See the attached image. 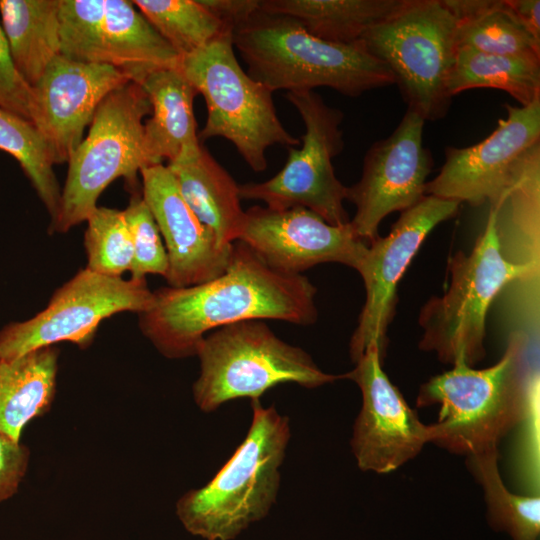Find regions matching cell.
Here are the masks:
<instances>
[{
	"instance_id": "obj_13",
	"label": "cell",
	"mask_w": 540,
	"mask_h": 540,
	"mask_svg": "<svg viewBox=\"0 0 540 540\" xmlns=\"http://www.w3.org/2000/svg\"><path fill=\"white\" fill-rule=\"evenodd\" d=\"M507 118L481 142L447 147L438 175L427 182L425 195L479 206L497 205L519 182L540 150V99L528 106L506 105Z\"/></svg>"
},
{
	"instance_id": "obj_24",
	"label": "cell",
	"mask_w": 540,
	"mask_h": 540,
	"mask_svg": "<svg viewBox=\"0 0 540 540\" xmlns=\"http://www.w3.org/2000/svg\"><path fill=\"white\" fill-rule=\"evenodd\" d=\"M61 0H0V23L13 62L31 86L60 55Z\"/></svg>"
},
{
	"instance_id": "obj_19",
	"label": "cell",
	"mask_w": 540,
	"mask_h": 540,
	"mask_svg": "<svg viewBox=\"0 0 540 540\" xmlns=\"http://www.w3.org/2000/svg\"><path fill=\"white\" fill-rule=\"evenodd\" d=\"M141 194L165 241L170 287L198 285L220 276L228 267L232 244L221 243L188 206L164 164L140 171Z\"/></svg>"
},
{
	"instance_id": "obj_34",
	"label": "cell",
	"mask_w": 540,
	"mask_h": 540,
	"mask_svg": "<svg viewBox=\"0 0 540 540\" xmlns=\"http://www.w3.org/2000/svg\"><path fill=\"white\" fill-rule=\"evenodd\" d=\"M199 2L232 30L260 10V0H199Z\"/></svg>"
},
{
	"instance_id": "obj_28",
	"label": "cell",
	"mask_w": 540,
	"mask_h": 540,
	"mask_svg": "<svg viewBox=\"0 0 540 540\" xmlns=\"http://www.w3.org/2000/svg\"><path fill=\"white\" fill-rule=\"evenodd\" d=\"M0 150L17 160L47 209L52 225L58 215L61 189L44 137L32 122L0 107Z\"/></svg>"
},
{
	"instance_id": "obj_11",
	"label": "cell",
	"mask_w": 540,
	"mask_h": 540,
	"mask_svg": "<svg viewBox=\"0 0 540 540\" xmlns=\"http://www.w3.org/2000/svg\"><path fill=\"white\" fill-rule=\"evenodd\" d=\"M153 302L154 292L145 278L124 279L81 269L54 292L42 311L0 330V358H15L60 342L86 348L104 319L125 311L142 313Z\"/></svg>"
},
{
	"instance_id": "obj_33",
	"label": "cell",
	"mask_w": 540,
	"mask_h": 540,
	"mask_svg": "<svg viewBox=\"0 0 540 540\" xmlns=\"http://www.w3.org/2000/svg\"><path fill=\"white\" fill-rule=\"evenodd\" d=\"M29 462V448L0 433V503L18 492Z\"/></svg>"
},
{
	"instance_id": "obj_9",
	"label": "cell",
	"mask_w": 540,
	"mask_h": 540,
	"mask_svg": "<svg viewBox=\"0 0 540 540\" xmlns=\"http://www.w3.org/2000/svg\"><path fill=\"white\" fill-rule=\"evenodd\" d=\"M456 20L443 0H405L360 43L391 71L408 109L425 121L443 117L456 55Z\"/></svg>"
},
{
	"instance_id": "obj_31",
	"label": "cell",
	"mask_w": 540,
	"mask_h": 540,
	"mask_svg": "<svg viewBox=\"0 0 540 540\" xmlns=\"http://www.w3.org/2000/svg\"><path fill=\"white\" fill-rule=\"evenodd\" d=\"M123 213L133 244L130 278L143 279L147 274H159L165 278L169 269L166 248L157 223L141 193L132 194Z\"/></svg>"
},
{
	"instance_id": "obj_7",
	"label": "cell",
	"mask_w": 540,
	"mask_h": 540,
	"mask_svg": "<svg viewBox=\"0 0 540 540\" xmlns=\"http://www.w3.org/2000/svg\"><path fill=\"white\" fill-rule=\"evenodd\" d=\"M178 67L205 100L207 118L198 133L201 143L212 137L227 139L255 172L266 169L268 147L300 144L279 120L273 92L240 66L231 30L181 57Z\"/></svg>"
},
{
	"instance_id": "obj_10",
	"label": "cell",
	"mask_w": 540,
	"mask_h": 540,
	"mask_svg": "<svg viewBox=\"0 0 540 540\" xmlns=\"http://www.w3.org/2000/svg\"><path fill=\"white\" fill-rule=\"evenodd\" d=\"M285 97L305 126L301 147H287V161L274 177L239 185L240 198L260 200L277 210L304 207L331 225H346L350 222L344 208L347 187L336 177L332 164L344 148L340 129L344 115L313 90L291 91Z\"/></svg>"
},
{
	"instance_id": "obj_2",
	"label": "cell",
	"mask_w": 540,
	"mask_h": 540,
	"mask_svg": "<svg viewBox=\"0 0 540 540\" xmlns=\"http://www.w3.org/2000/svg\"><path fill=\"white\" fill-rule=\"evenodd\" d=\"M530 349L529 336L516 332L494 365L456 364L423 383L417 407H440L437 421L429 424V443L466 457L498 449L501 439L530 415L539 380Z\"/></svg>"
},
{
	"instance_id": "obj_15",
	"label": "cell",
	"mask_w": 540,
	"mask_h": 540,
	"mask_svg": "<svg viewBox=\"0 0 540 540\" xmlns=\"http://www.w3.org/2000/svg\"><path fill=\"white\" fill-rule=\"evenodd\" d=\"M424 123L407 109L392 134L369 148L360 180L347 187L346 200L356 207L350 225L367 243L379 236V224L387 215L403 212L426 196L433 161L423 146Z\"/></svg>"
},
{
	"instance_id": "obj_17",
	"label": "cell",
	"mask_w": 540,
	"mask_h": 540,
	"mask_svg": "<svg viewBox=\"0 0 540 540\" xmlns=\"http://www.w3.org/2000/svg\"><path fill=\"white\" fill-rule=\"evenodd\" d=\"M245 213L239 241L282 273L301 274L321 263H340L357 271L368 247L350 222L331 225L304 207L253 206Z\"/></svg>"
},
{
	"instance_id": "obj_5",
	"label": "cell",
	"mask_w": 540,
	"mask_h": 540,
	"mask_svg": "<svg viewBox=\"0 0 540 540\" xmlns=\"http://www.w3.org/2000/svg\"><path fill=\"white\" fill-rule=\"evenodd\" d=\"M538 266L511 259L500 241L495 210L490 208L482 234L470 253L448 260L450 282L441 296L421 308L419 348L441 362L473 367L485 357L486 317L494 298L509 283L535 277Z\"/></svg>"
},
{
	"instance_id": "obj_3",
	"label": "cell",
	"mask_w": 540,
	"mask_h": 540,
	"mask_svg": "<svg viewBox=\"0 0 540 540\" xmlns=\"http://www.w3.org/2000/svg\"><path fill=\"white\" fill-rule=\"evenodd\" d=\"M247 73L272 92L329 87L355 97L395 84L389 68L363 45L339 44L308 33L293 18L256 12L232 31Z\"/></svg>"
},
{
	"instance_id": "obj_6",
	"label": "cell",
	"mask_w": 540,
	"mask_h": 540,
	"mask_svg": "<svg viewBox=\"0 0 540 540\" xmlns=\"http://www.w3.org/2000/svg\"><path fill=\"white\" fill-rule=\"evenodd\" d=\"M200 375L193 397L204 412L239 399H259L283 383L316 388L345 379L322 371L303 349L281 340L262 320L228 324L208 333L198 346Z\"/></svg>"
},
{
	"instance_id": "obj_35",
	"label": "cell",
	"mask_w": 540,
	"mask_h": 540,
	"mask_svg": "<svg viewBox=\"0 0 540 540\" xmlns=\"http://www.w3.org/2000/svg\"><path fill=\"white\" fill-rule=\"evenodd\" d=\"M506 3L520 24L540 42V1L506 0Z\"/></svg>"
},
{
	"instance_id": "obj_26",
	"label": "cell",
	"mask_w": 540,
	"mask_h": 540,
	"mask_svg": "<svg viewBox=\"0 0 540 540\" xmlns=\"http://www.w3.org/2000/svg\"><path fill=\"white\" fill-rule=\"evenodd\" d=\"M456 20L457 47L500 55H539L540 42L520 24L506 0H443Z\"/></svg>"
},
{
	"instance_id": "obj_4",
	"label": "cell",
	"mask_w": 540,
	"mask_h": 540,
	"mask_svg": "<svg viewBox=\"0 0 540 540\" xmlns=\"http://www.w3.org/2000/svg\"><path fill=\"white\" fill-rule=\"evenodd\" d=\"M251 407V426L232 456L205 486L177 501L176 513L193 535L231 540L264 518L276 501L289 420L259 399L251 400Z\"/></svg>"
},
{
	"instance_id": "obj_23",
	"label": "cell",
	"mask_w": 540,
	"mask_h": 540,
	"mask_svg": "<svg viewBox=\"0 0 540 540\" xmlns=\"http://www.w3.org/2000/svg\"><path fill=\"white\" fill-rule=\"evenodd\" d=\"M405 0H260V11L296 20L311 35L339 44L359 43Z\"/></svg>"
},
{
	"instance_id": "obj_16",
	"label": "cell",
	"mask_w": 540,
	"mask_h": 540,
	"mask_svg": "<svg viewBox=\"0 0 540 540\" xmlns=\"http://www.w3.org/2000/svg\"><path fill=\"white\" fill-rule=\"evenodd\" d=\"M371 345L344 374L361 390L362 406L353 426L351 449L362 471L386 474L415 458L430 441L429 425L419 419L382 368Z\"/></svg>"
},
{
	"instance_id": "obj_18",
	"label": "cell",
	"mask_w": 540,
	"mask_h": 540,
	"mask_svg": "<svg viewBox=\"0 0 540 540\" xmlns=\"http://www.w3.org/2000/svg\"><path fill=\"white\" fill-rule=\"evenodd\" d=\"M132 82L120 70L57 56L33 86V124L44 137L52 161L68 162L83 140L97 107L114 90Z\"/></svg>"
},
{
	"instance_id": "obj_20",
	"label": "cell",
	"mask_w": 540,
	"mask_h": 540,
	"mask_svg": "<svg viewBox=\"0 0 540 540\" xmlns=\"http://www.w3.org/2000/svg\"><path fill=\"white\" fill-rule=\"evenodd\" d=\"M140 85L152 108L144 123L146 167L196 153L202 145L193 111L198 92L179 67L156 70Z\"/></svg>"
},
{
	"instance_id": "obj_14",
	"label": "cell",
	"mask_w": 540,
	"mask_h": 540,
	"mask_svg": "<svg viewBox=\"0 0 540 540\" xmlns=\"http://www.w3.org/2000/svg\"><path fill=\"white\" fill-rule=\"evenodd\" d=\"M459 202L426 195L401 212L389 234L368 243L357 269L365 287V303L350 339L349 351L355 363L371 346L382 358L387 347V328L396 305V288L427 235L441 222L454 217Z\"/></svg>"
},
{
	"instance_id": "obj_1",
	"label": "cell",
	"mask_w": 540,
	"mask_h": 540,
	"mask_svg": "<svg viewBox=\"0 0 540 540\" xmlns=\"http://www.w3.org/2000/svg\"><path fill=\"white\" fill-rule=\"evenodd\" d=\"M153 292V305L138 314L139 328L169 359L195 356L208 333L228 324L273 319L307 326L318 317L316 288L307 277L271 268L239 240L220 276Z\"/></svg>"
},
{
	"instance_id": "obj_27",
	"label": "cell",
	"mask_w": 540,
	"mask_h": 540,
	"mask_svg": "<svg viewBox=\"0 0 540 540\" xmlns=\"http://www.w3.org/2000/svg\"><path fill=\"white\" fill-rule=\"evenodd\" d=\"M498 449L467 457L469 470L480 484L487 505L488 521L513 540H538L540 534V496L519 495L503 483Z\"/></svg>"
},
{
	"instance_id": "obj_12",
	"label": "cell",
	"mask_w": 540,
	"mask_h": 540,
	"mask_svg": "<svg viewBox=\"0 0 540 540\" xmlns=\"http://www.w3.org/2000/svg\"><path fill=\"white\" fill-rule=\"evenodd\" d=\"M60 55L110 65L141 84L180 57L128 0H66L60 9Z\"/></svg>"
},
{
	"instance_id": "obj_8",
	"label": "cell",
	"mask_w": 540,
	"mask_h": 540,
	"mask_svg": "<svg viewBox=\"0 0 540 540\" xmlns=\"http://www.w3.org/2000/svg\"><path fill=\"white\" fill-rule=\"evenodd\" d=\"M151 111L146 92L135 82L100 103L87 136L67 162L58 215L49 233H65L86 221L99 196L117 178L124 177L134 188L137 174L146 167L143 119Z\"/></svg>"
},
{
	"instance_id": "obj_32",
	"label": "cell",
	"mask_w": 540,
	"mask_h": 540,
	"mask_svg": "<svg viewBox=\"0 0 540 540\" xmlns=\"http://www.w3.org/2000/svg\"><path fill=\"white\" fill-rule=\"evenodd\" d=\"M0 107L33 123L34 92L17 70L0 23Z\"/></svg>"
},
{
	"instance_id": "obj_29",
	"label": "cell",
	"mask_w": 540,
	"mask_h": 540,
	"mask_svg": "<svg viewBox=\"0 0 540 540\" xmlns=\"http://www.w3.org/2000/svg\"><path fill=\"white\" fill-rule=\"evenodd\" d=\"M133 3L180 58L206 46L226 31H233L199 0H135Z\"/></svg>"
},
{
	"instance_id": "obj_22",
	"label": "cell",
	"mask_w": 540,
	"mask_h": 540,
	"mask_svg": "<svg viewBox=\"0 0 540 540\" xmlns=\"http://www.w3.org/2000/svg\"><path fill=\"white\" fill-rule=\"evenodd\" d=\"M59 352L54 346L0 358V433L21 441L24 427L45 414L56 393Z\"/></svg>"
},
{
	"instance_id": "obj_25",
	"label": "cell",
	"mask_w": 540,
	"mask_h": 540,
	"mask_svg": "<svg viewBox=\"0 0 540 540\" xmlns=\"http://www.w3.org/2000/svg\"><path fill=\"white\" fill-rule=\"evenodd\" d=\"M472 88L500 89L521 106H528L540 99V56L500 55L457 47L447 92L452 97Z\"/></svg>"
},
{
	"instance_id": "obj_21",
	"label": "cell",
	"mask_w": 540,
	"mask_h": 540,
	"mask_svg": "<svg viewBox=\"0 0 540 540\" xmlns=\"http://www.w3.org/2000/svg\"><path fill=\"white\" fill-rule=\"evenodd\" d=\"M184 200L223 244L238 241L246 213L241 207L239 185L201 145L196 153L167 164Z\"/></svg>"
},
{
	"instance_id": "obj_30",
	"label": "cell",
	"mask_w": 540,
	"mask_h": 540,
	"mask_svg": "<svg viewBox=\"0 0 540 540\" xmlns=\"http://www.w3.org/2000/svg\"><path fill=\"white\" fill-rule=\"evenodd\" d=\"M86 221V268L113 277L130 272L133 244L123 211L97 206Z\"/></svg>"
}]
</instances>
